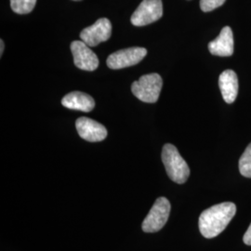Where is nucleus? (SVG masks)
<instances>
[{
    "label": "nucleus",
    "mask_w": 251,
    "mask_h": 251,
    "mask_svg": "<svg viewBox=\"0 0 251 251\" xmlns=\"http://www.w3.org/2000/svg\"><path fill=\"white\" fill-rule=\"evenodd\" d=\"M163 81L158 74H149L141 76L139 80L135 81L131 86L132 93L135 97L144 102H156L161 92Z\"/></svg>",
    "instance_id": "7ed1b4c3"
},
{
    "label": "nucleus",
    "mask_w": 251,
    "mask_h": 251,
    "mask_svg": "<svg viewBox=\"0 0 251 251\" xmlns=\"http://www.w3.org/2000/svg\"><path fill=\"white\" fill-rule=\"evenodd\" d=\"M209 52L216 56L228 57L233 53V35L229 26L224 27L219 36L208 44Z\"/></svg>",
    "instance_id": "9d476101"
},
{
    "label": "nucleus",
    "mask_w": 251,
    "mask_h": 251,
    "mask_svg": "<svg viewBox=\"0 0 251 251\" xmlns=\"http://www.w3.org/2000/svg\"><path fill=\"white\" fill-rule=\"evenodd\" d=\"M74 1H80V0H74Z\"/></svg>",
    "instance_id": "a211bd4d"
},
{
    "label": "nucleus",
    "mask_w": 251,
    "mask_h": 251,
    "mask_svg": "<svg viewBox=\"0 0 251 251\" xmlns=\"http://www.w3.org/2000/svg\"><path fill=\"white\" fill-rule=\"evenodd\" d=\"M62 104L68 109L78 110L88 113L93 110L95 106V101L87 93L81 91H73L63 97Z\"/></svg>",
    "instance_id": "f8f14e48"
},
{
    "label": "nucleus",
    "mask_w": 251,
    "mask_h": 251,
    "mask_svg": "<svg viewBox=\"0 0 251 251\" xmlns=\"http://www.w3.org/2000/svg\"><path fill=\"white\" fill-rule=\"evenodd\" d=\"M162 161L166 168L167 174L173 181L182 184L188 179L190 175L188 165L174 145L171 144L164 145L162 150Z\"/></svg>",
    "instance_id": "f03ea898"
},
{
    "label": "nucleus",
    "mask_w": 251,
    "mask_h": 251,
    "mask_svg": "<svg viewBox=\"0 0 251 251\" xmlns=\"http://www.w3.org/2000/svg\"><path fill=\"white\" fill-rule=\"evenodd\" d=\"M243 240H244V243H245L246 245L251 246V225H250V227H249V229L247 230L246 233L244 234Z\"/></svg>",
    "instance_id": "dca6fc26"
},
{
    "label": "nucleus",
    "mask_w": 251,
    "mask_h": 251,
    "mask_svg": "<svg viewBox=\"0 0 251 251\" xmlns=\"http://www.w3.org/2000/svg\"><path fill=\"white\" fill-rule=\"evenodd\" d=\"M75 126L81 138L88 142H101L107 136V130L104 126L88 117L78 118Z\"/></svg>",
    "instance_id": "1a4fd4ad"
},
{
    "label": "nucleus",
    "mask_w": 251,
    "mask_h": 251,
    "mask_svg": "<svg viewBox=\"0 0 251 251\" xmlns=\"http://www.w3.org/2000/svg\"><path fill=\"white\" fill-rule=\"evenodd\" d=\"M226 0H200V8L204 12H209L223 6Z\"/></svg>",
    "instance_id": "2eb2a0df"
},
{
    "label": "nucleus",
    "mask_w": 251,
    "mask_h": 251,
    "mask_svg": "<svg viewBox=\"0 0 251 251\" xmlns=\"http://www.w3.org/2000/svg\"><path fill=\"white\" fill-rule=\"evenodd\" d=\"M163 16L161 0H143L131 16V24L134 26H145L152 24Z\"/></svg>",
    "instance_id": "39448f33"
},
{
    "label": "nucleus",
    "mask_w": 251,
    "mask_h": 251,
    "mask_svg": "<svg viewBox=\"0 0 251 251\" xmlns=\"http://www.w3.org/2000/svg\"><path fill=\"white\" fill-rule=\"evenodd\" d=\"M236 213L232 202H224L210 206L199 217V230L206 238H214L225 231Z\"/></svg>",
    "instance_id": "f257e3e1"
},
{
    "label": "nucleus",
    "mask_w": 251,
    "mask_h": 251,
    "mask_svg": "<svg viewBox=\"0 0 251 251\" xmlns=\"http://www.w3.org/2000/svg\"><path fill=\"white\" fill-rule=\"evenodd\" d=\"M36 0H10L11 9L18 14L30 13L36 6Z\"/></svg>",
    "instance_id": "ddd939ff"
},
{
    "label": "nucleus",
    "mask_w": 251,
    "mask_h": 251,
    "mask_svg": "<svg viewBox=\"0 0 251 251\" xmlns=\"http://www.w3.org/2000/svg\"><path fill=\"white\" fill-rule=\"evenodd\" d=\"M71 50L74 56L75 65L84 71H94L99 66V59L90 46L84 41H74L71 44Z\"/></svg>",
    "instance_id": "6e6552de"
},
{
    "label": "nucleus",
    "mask_w": 251,
    "mask_h": 251,
    "mask_svg": "<svg viewBox=\"0 0 251 251\" xmlns=\"http://www.w3.org/2000/svg\"><path fill=\"white\" fill-rule=\"evenodd\" d=\"M239 171L244 177L251 178V144L247 147L240 157Z\"/></svg>",
    "instance_id": "4468645a"
},
{
    "label": "nucleus",
    "mask_w": 251,
    "mask_h": 251,
    "mask_svg": "<svg viewBox=\"0 0 251 251\" xmlns=\"http://www.w3.org/2000/svg\"><path fill=\"white\" fill-rule=\"evenodd\" d=\"M219 86L225 101L233 103L238 93L237 75L233 70H225L219 77Z\"/></svg>",
    "instance_id": "9b49d317"
},
{
    "label": "nucleus",
    "mask_w": 251,
    "mask_h": 251,
    "mask_svg": "<svg viewBox=\"0 0 251 251\" xmlns=\"http://www.w3.org/2000/svg\"><path fill=\"white\" fill-rule=\"evenodd\" d=\"M4 41L1 39L0 40V55H2L3 54V51H4Z\"/></svg>",
    "instance_id": "f3484780"
},
{
    "label": "nucleus",
    "mask_w": 251,
    "mask_h": 251,
    "mask_svg": "<svg viewBox=\"0 0 251 251\" xmlns=\"http://www.w3.org/2000/svg\"><path fill=\"white\" fill-rule=\"evenodd\" d=\"M147 50L141 47H133L121 50L108 56L107 66L110 69L118 70L126 67L133 66L144 60Z\"/></svg>",
    "instance_id": "423d86ee"
},
{
    "label": "nucleus",
    "mask_w": 251,
    "mask_h": 251,
    "mask_svg": "<svg viewBox=\"0 0 251 251\" xmlns=\"http://www.w3.org/2000/svg\"><path fill=\"white\" fill-rule=\"evenodd\" d=\"M112 35V24L106 18H100L92 25L85 28L80 38L90 47H96L100 43L107 41Z\"/></svg>",
    "instance_id": "0eeeda50"
},
{
    "label": "nucleus",
    "mask_w": 251,
    "mask_h": 251,
    "mask_svg": "<svg viewBox=\"0 0 251 251\" xmlns=\"http://www.w3.org/2000/svg\"><path fill=\"white\" fill-rule=\"evenodd\" d=\"M171 203L166 198L156 199L143 223L145 233H156L167 224L171 213Z\"/></svg>",
    "instance_id": "20e7f679"
}]
</instances>
